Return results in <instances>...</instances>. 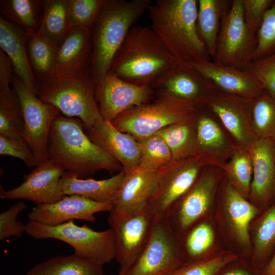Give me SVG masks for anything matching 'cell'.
Segmentation results:
<instances>
[{"mask_svg": "<svg viewBox=\"0 0 275 275\" xmlns=\"http://www.w3.org/2000/svg\"><path fill=\"white\" fill-rule=\"evenodd\" d=\"M223 170L207 165L190 188L174 205L167 218L180 237L193 225L213 215Z\"/></svg>", "mask_w": 275, "mask_h": 275, "instance_id": "9c48e42d", "label": "cell"}, {"mask_svg": "<svg viewBox=\"0 0 275 275\" xmlns=\"http://www.w3.org/2000/svg\"><path fill=\"white\" fill-rule=\"evenodd\" d=\"M212 84L188 63L179 61L156 85L161 89L197 107L203 106Z\"/></svg>", "mask_w": 275, "mask_h": 275, "instance_id": "d4e9b609", "label": "cell"}, {"mask_svg": "<svg viewBox=\"0 0 275 275\" xmlns=\"http://www.w3.org/2000/svg\"><path fill=\"white\" fill-rule=\"evenodd\" d=\"M246 70L253 74L265 91L275 98V53L252 61Z\"/></svg>", "mask_w": 275, "mask_h": 275, "instance_id": "ee69618b", "label": "cell"}, {"mask_svg": "<svg viewBox=\"0 0 275 275\" xmlns=\"http://www.w3.org/2000/svg\"><path fill=\"white\" fill-rule=\"evenodd\" d=\"M195 129L200 155L209 165L223 170L238 146L234 138L205 106L199 108Z\"/></svg>", "mask_w": 275, "mask_h": 275, "instance_id": "ac0fdd59", "label": "cell"}, {"mask_svg": "<svg viewBox=\"0 0 275 275\" xmlns=\"http://www.w3.org/2000/svg\"><path fill=\"white\" fill-rule=\"evenodd\" d=\"M12 63L4 51L0 49V87L9 86L13 75Z\"/></svg>", "mask_w": 275, "mask_h": 275, "instance_id": "c3c4849f", "label": "cell"}, {"mask_svg": "<svg viewBox=\"0 0 275 275\" xmlns=\"http://www.w3.org/2000/svg\"><path fill=\"white\" fill-rule=\"evenodd\" d=\"M188 64L213 87L224 92L254 99L265 91L261 81L248 70L222 64L212 60Z\"/></svg>", "mask_w": 275, "mask_h": 275, "instance_id": "44dd1931", "label": "cell"}, {"mask_svg": "<svg viewBox=\"0 0 275 275\" xmlns=\"http://www.w3.org/2000/svg\"><path fill=\"white\" fill-rule=\"evenodd\" d=\"M231 3L227 0L198 1V32L212 60L215 56L222 20Z\"/></svg>", "mask_w": 275, "mask_h": 275, "instance_id": "f546056e", "label": "cell"}, {"mask_svg": "<svg viewBox=\"0 0 275 275\" xmlns=\"http://www.w3.org/2000/svg\"><path fill=\"white\" fill-rule=\"evenodd\" d=\"M155 219L147 208L125 217H108L115 236V259L119 266L117 275H124L138 258L148 240Z\"/></svg>", "mask_w": 275, "mask_h": 275, "instance_id": "9a60e30c", "label": "cell"}, {"mask_svg": "<svg viewBox=\"0 0 275 275\" xmlns=\"http://www.w3.org/2000/svg\"><path fill=\"white\" fill-rule=\"evenodd\" d=\"M25 33L28 54L37 82L52 77L58 48L37 32Z\"/></svg>", "mask_w": 275, "mask_h": 275, "instance_id": "836d02e7", "label": "cell"}, {"mask_svg": "<svg viewBox=\"0 0 275 275\" xmlns=\"http://www.w3.org/2000/svg\"><path fill=\"white\" fill-rule=\"evenodd\" d=\"M196 118L187 122L171 125L155 133L168 145L173 160L200 155L196 140Z\"/></svg>", "mask_w": 275, "mask_h": 275, "instance_id": "d6a6232c", "label": "cell"}, {"mask_svg": "<svg viewBox=\"0 0 275 275\" xmlns=\"http://www.w3.org/2000/svg\"><path fill=\"white\" fill-rule=\"evenodd\" d=\"M201 155L173 160L158 169V179L147 209L155 217H167L174 205L190 188L204 168Z\"/></svg>", "mask_w": 275, "mask_h": 275, "instance_id": "30bf717a", "label": "cell"}, {"mask_svg": "<svg viewBox=\"0 0 275 275\" xmlns=\"http://www.w3.org/2000/svg\"><path fill=\"white\" fill-rule=\"evenodd\" d=\"M43 12L37 33L58 47L72 28L68 0L43 1Z\"/></svg>", "mask_w": 275, "mask_h": 275, "instance_id": "1f68e13d", "label": "cell"}, {"mask_svg": "<svg viewBox=\"0 0 275 275\" xmlns=\"http://www.w3.org/2000/svg\"><path fill=\"white\" fill-rule=\"evenodd\" d=\"M250 150L253 171L248 200L263 211L275 204V144L257 140Z\"/></svg>", "mask_w": 275, "mask_h": 275, "instance_id": "7402d4cb", "label": "cell"}, {"mask_svg": "<svg viewBox=\"0 0 275 275\" xmlns=\"http://www.w3.org/2000/svg\"><path fill=\"white\" fill-rule=\"evenodd\" d=\"M198 1L157 0L148 8L151 29L180 62L211 60L198 32Z\"/></svg>", "mask_w": 275, "mask_h": 275, "instance_id": "3957f363", "label": "cell"}, {"mask_svg": "<svg viewBox=\"0 0 275 275\" xmlns=\"http://www.w3.org/2000/svg\"><path fill=\"white\" fill-rule=\"evenodd\" d=\"M47 158L64 171L79 178H86L100 171L118 173L123 170L116 159L89 139L81 120L60 114L50 128Z\"/></svg>", "mask_w": 275, "mask_h": 275, "instance_id": "6da1fadb", "label": "cell"}, {"mask_svg": "<svg viewBox=\"0 0 275 275\" xmlns=\"http://www.w3.org/2000/svg\"><path fill=\"white\" fill-rule=\"evenodd\" d=\"M84 129L89 139L116 159L125 173L139 166L141 150L132 135L116 128L109 121H102L95 126Z\"/></svg>", "mask_w": 275, "mask_h": 275, "instance_id": "603a6c76", "label": "cell"}, {"mask_svg": "<svg viewBox=\"0 0 275 275\" xmlns=\"http://www.w3.org/2000/svg\"><path fill=\"white\" fill-rule=\"evenodd\" d=\"M158 175V170L140 165L125 173L108 217H125L147 209L156 187Z\"/></svg>", "mask_w": 275, "mask_h": 275, "instance_id": "d6986e66", "label": "cell"}, {"mask_svg": "<svg viewBox=\"0 0 275 275\" xmlns=\"http://www.w3.org/2000/svg\"><path fill=\"white\" fill-rule=\"evenodd\" d=\"M124 176L123 170L111 178L103 180L83 179L65 172L61 178L60 185L65 196L75 195L98 202L113 203Z\"/></svg>", "mask_w": 275, "mask_h": 275, "instance_id": "83f0119b", "label": "cell"}, {"mask_svg": "<svg viewBox=\"0 0 275 275\" xmlns=\"http://www.w3.org/2000/svg\"><path fill=\"white\" fill-rule=\"evenodd\" d=\"M154 90L155 97L152 100L121 114L111 121L112 124L137 140L196 117L199 108L193 103L161 89Z\"/></svg>", "mask_w": 275, "mask_h": 275, "instance_id": "52a82bcc", "label": "cell"}, {"mask_svg": "<svg viewBox=\"0 0 275 275\" xmlns=\"http://www.w3.org/2000/svg\"><path fill=\"white\" fill-rule=\"evenodd\" d=\"M91 54V29L72 26L57 48L52 77L69 75L90 68Z\"/></svg>", "mask_w": 275, "mask_h": 275, "instance_id": "cb8c5ba5", "label": "cell"}, {"mask_svg": "<svg viewBox=\"0 0 275 275\" xmlns=\"http://www.w3.org/2000/svg\"><path fill=\"white\" fill-rule=\"evenodd\" d=\"M274 0H242L245 24L249 31L256 35L263 16Z\"/></svg>", "mask_w": 275, "mask_h": 275, "instance_id": "f6af8a7d", "label": "cell"}, {"mask_svg": "<svg viewBox=\"0 0 275 275\" xmlns=\"http://www.w3.org/2000/svg\"><path fill=\"white\" fill-rule=\"evenodd\" d=\"M0 155L18 158L29 167L37 166L31 148L25 142L9 139L0 135Z\"/></svg>", "mask_w": 275, "mask_h": 275, "instance_id": "bcb514c9", "label": "cell"}, {"mask_svg": "<svg viewBox=\"0 0 275 275\" xmlns=\"http://www.w3.org/2000/svg\"><path fill=\"white\" fill-rule=\"evenodd\" d=\"M37 96L43 102L56 106L66 117L79 119L85 127H93L103 121L90 68L38 82Z\"/></svg>", "mask_w": 275, "mask_h": 275, "instance_id": "8992f818", "label": "cell"}, {"mask_svg": "<svg viewBox=\"0 0 275 275\" xmlns=\"http://www.w3.org/2000/svg\"><path fill=\"white\" fill-rule=\"evenodd\" d=\"M238 259L234 253L223 249L205 258L185 262L168 275H218L227 264Z\"/></svg>", "mask_w": 275, "mask_h": 275, "instance_id": "f35d334b", "label": "cell"}, {"mask_svg": "<svg viewBox=\"0 0 275 275\" xmlns=\"http://www.w3.org/2000/svg\"><path fill=\"white\" fill-rule=\"evenodd\" d=\"M0 135L26 143L21 108L10 86L0 87Z\"/></svg>", "mask_w": 275, "mask_h": 275, "instance_id": "e575fe53", "label": "cell"}, {"mask_svg": "<svg viewBox=\"0 0 275 275\" xmlns=\"http://www.w3.org/2000/svg\"><path fill=\"white\" fill-rule=\"evenodd\" d=\"M141 150L140 166L158 170L172 161L171 150L164 141L157 134L137 140Z\"/></svg>", "mask_w": 275, "mask_h": 275, "instance_id": "ab89813d", "label": "cell"}, {"mask_svg": "<svg viewBox=\"0 0 275 275\" xmlns=\"http://www.w3.org/2000/svg\"><path fill=\"white\" fill-rule=\"evenodd\" d=\"M257 46V36L247 28L242 0H233L223 17L213 61L246 70L253 61Z\"/></svg>", "mask_w": 275, "mask_h": 275, "instance_id": "7c38bea8", "label": "cell"}, {"mask_svg": "<svg viewBox=\"0 0 275 275\" xmlns=\"http://www.w3.org/2000/svg\"><path fill=\"white\" fill-rule=\"evenodd\" d=\"M253 100L224 92L212 85L203 106L218 118L238 146L250 149L257 140L251 125Z\"/></svg>", "mask_w": 275, "mask_h": 275, "instance_id": "5bb4252c", "label": "cell"}, {"mask_svg": "<svg viewBox=\"0 0 275 275\" xmlns=\"http://www.w3.org/2000/svg\"><path fill=\"white\" fill-rule=\"evenodd\" d=\"M151 4L150 0H105L91 29L90 70L95 87L109 73L115 56L129 30Z\"/></svg>", "mask_w": 275, "mask_h": 275, "instance_id": "277c9868", "label": "cell"}, {"mask_svg": "<svg viewBox=\"0 0 275 275\" xmlns=\"http://www.w3.org/2000/svg\"><path fill=\"white\" fill-rule=\"evenodd\" d=\"M1 49L10 59L15 76L37 96L38 82L30 62L24 31L0 17Z\"/></svg>", "mask_w": 275, "mask_h": 275, "instance_id": "484cf974", "label": "cell"}, {"mask_svg": "<svg viewBox=\"0 0 275 275\" xmlns=\"http://www.w3.org/2000/svg\"><path fill=\"white\" fill-rule=\"evenodd\" d=\"M25 275H104L103 266L73 253L53 256L32 267Z\"/></svg>", "mask_w": 275, "mask_h": 275, "instance_id": "4dcf8cb0", "label": "cell"}, {"mask_svg": "<svg viewBox=\"0 0 275 275\" xmlns=\"http://www.w3.org/2000/svg\"><path fill=\"white\" fill-rule=\"evenodd\" d=\"M275 53V0L265 12L257 34L253 61Z\"/></svg>", "mask_w": 275, "mask_h": 275, "instance_id": "b9f144b4", "label": "cell"}, {"mask_svg": "<svg viewBox=\"0 0 275 275\" xmlns=\"http://www.w3.org/2000/svg\"><path fill=\"white\" fill-rule=\"evenodd\" d=\"M251 125L257 140L275 144V98L265 91L253 100Z\"/></svg>", "mask_w": 275, "mask_h": 275, "instance_id": "8d00e7d4", "label": "cell"}, {"mask_svg": "<svg viewBox=\"0 0 275 275\" xmlns=\"http://www.w3.org/2000/svg\"><path fill=\"white\" fill-rule=\"evenodd\" d=\"M261 271L262 275H275V251L270 261Z\"/></svg>", "mask_w": 275, "mask_h": 275, "instance_id": "681fc988", "label": "cell"}, {"mask_svg": "<svg viewBox=\"0 0 275 275\" xmlns=\"http://www.w3.org/2000/svg\"><path fill=\"white\" fill-rule=\"evenodd\" d=\"M43 2L36 0L1 1V13L22 28L27 33L37 32Z\"/></svg>", "mask_w": 275, "mask_h": 275, "instance_id": "74e56055", "label": "cell"}, {"mask_svg": "<svg viewBox=\"0 0 275 275\" xmlns=\"http://www.w3.org/2000/svg\"><path fill=\"white\" fill-rule=\"evenodd\" d=\"M250 234L252 251L249 263L261 270L275 251V204L253 220Z\"/></svg>", "mask_w": 275, "mask_h": 275, "instance_id": "f1b7e54d", "label": "cell"}, {"mask_svg": "<svg viewBox=\"0 0 275 275\" xmlns=\"http://www.w3.org/2000/svg\"><path fill=\"white\" fill-rule=\"evenodd\" d=\"M95 93L103 120L109 122L123 112L150 101L155 95L151 87L134 85L110 73L95 87Z\"/></svg>", "mask_w": 275, "mask_h": 275, "instance_id": "2e32d148", "label": "cell"}, {"mask_svg": "<svg viewBox=\"0 0 275 275\" xmlns=\"http://www.w3.org/2000/svg\"><path fill=\"white\" fill-rule=\"evenodd\" d=\"M223 170L229 183L248 199L253 171L250 149L238 145Z\"/></svg>", "mask_w": 275, "mask_h": 275, "instance_id": "d590c367", "label": "cell"}, {"mask_svg": "<svg viewBox=\"0 0 275 275\" xmlns=\"http://www.w3.org/2000/svg\"><path fill=\"white\" fill-rule=\"evenodd\" d=\"M105 0H68V15L72 26L91 29L97 20Z\"/></svg>", "mask_w": 275, "mask_h": 275, "instance_id": "60d3db41", "label": "cell"}, {"mask_svg": "<svg viewBox=\"0 0 275 275\" xmlns=\"http://www.w3.org/2000/svg\"><path fill=\"white\" fill-rule=\"evenodd\" d=\"M11 82L22 114L25 141L38 165L48 159L47 143L50 128L61 112L54 105L40 100L16 76H13Z\"/></svg>", "mask_w": 275, "mask_h": 275, "instance_id": "4fadbf2b", "label": "cell"}, {"mask_svg": "<svg viewBox=\"0 0 275 275\" xmlns=\"http://www.w3.org/2000/svg\"><path fill=\"white\" fill-rule=\"evenodd\" d=\"M179 240L167 217H155L146 244L124 275L169 274L184 263Z\"/></svg>", "mask_w": 275, "mask_h": 275, "instance_id": "8fae6325", "label": "cell"}, {"mask_svg": "<svg viewBox=\"0 0 275 275\" xmlns=\"http://www.w3.org/2000/svg\"><path fill=\"white\" fill-rule=\"evenodd\" d=\"M261 211L237 191L224 174L216 196L213 217L224 249L249 263L252 255L250 227Z\"/></svg>", "mask_w": 275, "mask_h": 275, "instance_id": "5b68a950", "label": "cell"}, {"mask_svg": "<svg viewBox=\"0 0 275 275\" xmlns=\"http://www.w3.org/2000/svg\"><path fill=\"white\" fill-rule=\"evenodd\" d=\"M26 205L21 201L15 203L8 210L0 214V240H5L10 237H21L26 232V225L17 221L19 213Z\"/></svg>", "mask_w": 275, "mask_h": 275, "instance_id": "7bdbcfd3", "label": "cell"}, {"mask_svg": "<svg viewBox=\"0 0 275 275\" xmlns=\"http://www.w3.org/2000/svg\"><path fill=\"white\" fill-rule=\"evenodd\" d=\"M178 62L151 27L134 25L115 54L109 73L154 89Z\"/></svg>", "mask_w": 275, "mask_h": 275, "instance_id": "7a4b0ae2", "label": "cell"}, {"mask_svg": "<svg viewBox=\"0 0 275 275\" xmlns=\"http://www.w3.org/2000/svg\"><path fill=\"white\" fill-rule=\"evenodd\" d=\"M64 172L61 167L47 159L25 175L23 182L17 187L6 190L1 186L0 198L29 200L36 205L56 202L65 196L60 185Z\"/></svg>", "mask_w": 275, "mask_h": 275, "instance_id": "e0dca14e", "label": "cell"}, {"mask_svg": "<svg viewBox=\"0 0 275 275\" xmlns=\"http://www.w3.org/2000/svg\"><path fill=\"white\" fill-rule=\"evenodd\" d=\"M218 275H262V273L249 262L238 259L227 264Z\"/></svg>", "mask_w": 275, "mask_h": 275, "instance_id": "7dc6e473", "label": "cell"}, {"mask_svg": "<svg viewBox=\"0 0 275 275\" xmlns=\"http://www.w3.org/2000/svg\"><path fill=\"white\" fill-rule=\"evenodd\" d=\"M26 233L35 239L63 241L73 248L74 254L102 266L115 259V240L111 228L97 231L85 225L77 226L73 220L54 226L29 221Z\"/></svg>", "mask_w": 275, "mask_h": 275, "instance_id": "ba28073f", "label": "cell"}, {"mask_svg": "<svg viewBox=\"0 0 275 275\" xmlns=\"http://www.w3.org/2000/svg\"><path fill=\"white\" fill-rule=\"evenodd\" d=\"M179 239L180 250L184 262L205 258L224 249L213 215L195 223Z\"/></svg>", "mask_w": 275, "mask_h": 275, "instance_id": "4316f807", "label": "cell"}, {"mask_svg": "<svg viewBox=\"0 0 275 275\" xmlns=\"http://www.w3.org/2000/svg\"><path fill=\"white\" fill-rule=\"evenodd\" d=\"M112 206V203L98 202L81 196L67 195L52 203L36 205L28 213V218L50 226L75 219L94 222L95 213L109 212Z\"/></svg>", "mask_w": 275, "mask_h": 275, "instance_id": "ffe728a7", "label": "cell"}]
</instances>
